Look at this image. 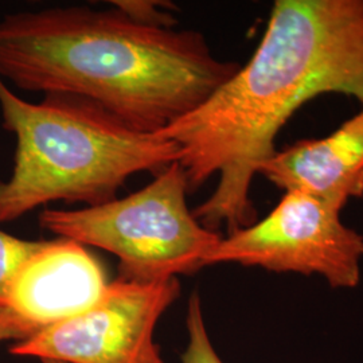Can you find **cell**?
Masks as SVG:
<instances>
[{
	"mask_svg": "<svg viewBox=\"0 0 363 363\" xmlns=\"http://www.w3.org/2000/svg\"><path fill=\"white\" fill-rule=\"evenodd\" d=\"M187 331H189V343L182 355V362L223 363L210 342L205 320H203L202 303L196 292H194L189 300Z\"/></svg>",
	"mask_w": 363,
	"mask_h": 363,
	"instance_id": "obj_9",
	"label": "cell"
},
{
	"mask_svg": "<svg viewBox=\"0 0 363 363\" xmlns=\"http://www.w3.org/2000/svg\"><path fill=\"white\" fill-rule=\"evenodd\" d=\"M179 294L178 277L152 283L117 277L91 308L15 342L10 352L65 363H164L154 331Z\"/></svg>",
	"mask_w": 363,
	"mask_h": 363,
	"instance_id": "obj_6",
	"label": "cell"
},
{
	"mask_svg": "<svg viewBox=\"0 0 363 363\" xmlns=\"http://www.w3.org/2000/svg\"><path fill=\"white\" fill-rule=\"evenodd\" d=\"M42 241H26L0 230V303H4L16 273Z\"/></svg>",
	"mask_w": 363,
	"mask_h": 363,
	"instance_id": "obj_10",
	"label": "cell"
},
{
	"mask_svg": "<svg viewBox=\"0 0 363 363\" xmlns=\"http://www.w3.org/2000/svg\"><path fill=\"white\" fill-rule=\"evenodd\" d=\"M189 184L175 162L142 190L81 210H43L39 225L120 261V279L163 281L205 267L222 234L205 229L187 206Z\"/></svg>",
	"mask_w": 363,
	"mask_h": 363,
	"instance_id": "obj_4",
	"label": "cell"
},
{
	"mask_svg": "<svg viewBox=\"0 0 363 363\" xmlns=\"http://www.w3.org/2000/svg\"><path fill=\"white\" fill-rule=\"evenodd\" d=\"M334 93L363 108V0H276L247 65L157 132L178 147L190 193L218 178L195 220L226 235L259 220L250 191L280 130L303 105Z\"/></svg>",
	"mask_w": 363,
	"mask_h": 363,
	"instance_id": "obj_1",
	"label": "cell"
},
{
	"mask_svg": "<svg viewBox=\"0 0 363 363\" xmlns=\"http://www.w3.org/2000/svg\"><path fill=\"white\" fill-rule=\"evenodd\" d=\"M35 331L22 322L6 303H0V342L13 340L19 342L34 335Z\"/></svg>",
	"mask_w": 363,
	"mask_h": 363,
	"instance_id": "obj_12",
	"label": "cell"
},
{
	"mask_svg": "<svg viewBox=\"0 0 363 363\" xmlns=\"http://www.w3.org/2000/svg\"><path fill=\"white\" fill-rule=\"evenodd\" d=\"M238 69L199 31L148 26L115 7L55 6L0 21L1 79L88 100L145 133L191 112Z\"/></svg>",
	"mask_w": 363,
	"mask_h": 363,
	"instance_id": "obj_2",
	"label": "cell"
},
{
	"mask_svg": "<svg viewBox=\"0 0 363 363\" xmlns=\"http://www.w3.org/2000/svg\"><path fill=\"white\" fill-rule=\"evenodd\" d=\"M43 363H65V362H60V361H42Z\"/></svg>",
	"mask_w": 363,
	"mask_h": 363,
	"instance_id": "obj_13",
	"label": "cell"
},
{
	"mask_svg": "<svg viewBox=\"0 0 363 363\" xmlns=\"http://www.w3.org/2000/svg\"><path fill=\"white\" fill-rule=\"evenodd\" d=\"M259 175L284 191H301L345 208L363 196V108L322 139L277 150Z\"/></svg>",
	"mask_w": 363,
	"mask_h": 363,
	"instance_id": "obj_8",
	"label": "cell"
},
{
	"mask_svg": "<svg viewBox=\"0 0 363 363\" xmlns=\"http://www.w3.org/2000/svg\"><path fill=\"white\" fill-rule=\"evenodd\" d=\"M0 111L3 128L16 138L13 172L0 179V222L52 202L103 205L132 175L156 177L178 160L172 142L76 96L46 94L33 104L0 78Z\"/></svg>",
	"mask_w": 363,
	"mask_h": 363,
	"instance_id": "obj_3",
	"label": "cell"
},
{
	"mask_svg": "<svg viewBox=\"0 0 363 363\" xmlns=\"http://www.w3.org/2000/svg\"><path fill=\"white\" fill-rule=\"evenodd\" d=\"M343 208L301 191H286L262 220L220 238L205 267L240 264L276 273L322 276L333 288L361 281L363 235L340 220Z\"/></svg>",
	"mask_w": 363,
	"mask_h": 363,
	"instance_id": "obj_5",
	"label": "cell"
},
{
	"mask_svg": "<svg viewBox=\"0 0 363 363\" xmlns=\"http://www.w3.org/2000/svg\"><path fill=\"white\" fill-rule=\"evenodd\" d=\"M112 7L130 16V19L148 26L175 28L178 19L171 13L177 7L167 1L155 0H115Z\"/></svg>",
	"mask_w": 363,
	"mask_h": 363,
	"instance_id": "obj_11",
	"label": "cell"
},
{
	"mask_svg": "<svg viewBox=\"0 0 363 363\" xmlns=\"http://www.w3.org/2000/svg\"><path fill=\"white\" fill-rule=\"evenodd\" d=\"M108 284L99 259L84 245L60 237L42 241L16 273L4 303L38 333L91 308Z\"/></svg>",
	"mask_w": 363,
	"mask_h": 363,
	"instance_id": "obj_7",
	"label": "cell"
}]
</instances>
